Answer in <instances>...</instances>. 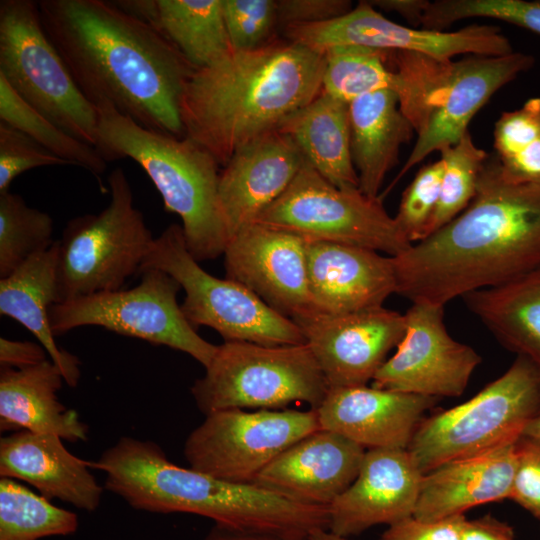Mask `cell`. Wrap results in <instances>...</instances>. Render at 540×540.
Here are the masks:
<instances>
[{
  "mask_svg": "<svg viewBox=\"0 0 540 540\" xmlns=\"http://www.w3.org/2000/svg\"><path fill=\"white\" fill-rule=\"evenodd\" d=\"M43 29L94 106L185 137L180 99L196 70L148 24L104 0L37 1Z\"/></svg>",
  "mask_w": 540,
  "mask_h": 540,
  "instance_id": "obj_1",
  "label": "cell"
},
{
  "mask_svg": "<svg viewBox=\"0 0 540 540\" xmlns=\"http://www.w3.org/2000/svg\"><path fill=\"white\" fill-rule=\"evenodd\" d=\"M393 262L396 294L443 307L539 268L540 184L509 180L488 156L469 205Z\"/></svg>",
  "mask_w": 540,
  "mask_h": 540,
  "instance_id": "obj_2",
  "label": "cell"
},
{
  "mask_svg": "<svg viewBox=\"0 0 540 540\" xmlns=\"http://www.w3.org/2000/svg\"><path fill=\"white\" fill-rule=\"evenodd\" d=\"M324 62L322 52L287 39L232 49L187 81L179 105L185 137L223 167L322 92Z\"/></svg>",
  "mask_w": 540,
  "mask_h": 540,
  "instance_id": "obj_3",
  "label": "cell"
},
{
  "mask_svg": "<svg viewBox=\"0 0 540 540\" xmlns=\"http://www.w3.org/2000/svg\"><path fill=\"white\" fill-rule=\"evenodd\" d=\"M92 467L105 474V489L136 510L189 513L214 524L302 536L329 524L328 507L297 503L253 483L228 482L178 466L151 440L121 437Z\"/></svg>",
  "mask_w": 540,
  "mask_h": 540,
  "instance_id": "obj_4",
  "label": "cell"
},
{
  "mask_svg": "<svg viewBox=\"0 0 540 540\" xmlns=\"http://www.w3.org/2000/svg\"><path fill=\"white\" fill-rule=\"evenodd\" d=\"M95 107V148L102 157L138 163L160 193L165 211L181 218L186 247L198 262L223 254L229 235L219 204L216 159L191 139L143 127L109 103Z\"/></svg>",
  "mask_w": 540,
  "mask_h": 540,
  "instance_id": "obj_5",
  "label": "cell"
},
{
  "mask_svg": "<svg viewBox=\"0 0 540 540\" xmlns=\"http://www.w3.org/2000/svg\"><path fill=\"white\" fill-rule=\"evenodd\" d=\"M533 63L532 56L514 51L500 56L469 55L457 61L393 51V91L417 137L386 193L429 154L457 143L489 99Z\"/></svg>",
  "mask_w": 540,
  "mask_h": 540,
  "instance_id": "obj_6",
  "label": "cell"
},
{
  "mask_svg": "<svg viewBox=\"0 0 540 540\" xmlns=\"http://www.w3.org/2000/svg\"><path fill=\"white\" fill-rule=\"evenodd\" d=\"M540 415V368L517 356L475 396L425 417L408 451L423 474L453 460L513 443Z\"/></svg>",
  "mask_w": 540,
  "mask_h": 540,
  "instance_id": "obj_7",
  "label": "cell"
},
{
  "mask_svg": "<svg viewBox=\"0 0 540 540\" xmlns=\"http://www.w3.org/2000/svg\"><path fill=\"white\" fill-rule=\"evenodd\" d=\"M329 387L306 343L268 346L225 341L191 387L206 416L226 409L280 410L295 402L316 409Z\"/></svg>",
  "mask_w": 540,
  "mask_h": 540,
  "instance_id": "obj_8",
  "label": "cell"
},
{
  "mask_svg": "<svg viewBox=\"0 0 540 540\" xmlns=\"http://www.w3.org/2000/svg\"><path fill=\"white\" fill-rule=\"evenodd\" d=\"M109 204L96 214L69 220L58 240V303L120 290L139 274L154 237L134 206L123 169L108 176Z\"/></svg>",
  "mask_w": 540,
  "mask_h": 540,
  "instance_id": "obj_9",
  "label": "cell"
},
{
  "mask_svg": "<svg viewBox=\"0 0 540 540\" xmlns=\"http://www.w3.org/2000/svg\"><path fill=\"white\" fill-rule=\"evenodd\" d=\"M159 269L173 277L185 292L181 310L194 327L206 326L225 341L261 345L306 343L299 326L269 307L244 285L206 272L186 247L182 226L171 224L156 237L139 274Z\"/></svg>",
  "mask_w": 540,
  "mask_h": 540,
  "instance_id": "obj_10",
  "label": "cell"
},
{
  "mask_svg": "<svg viewBox=\"0 0 540 540\" xmlns=\"http://www.w3.org/2000/svg\"><path fill=\"white\" fill-rule=\"evenodd\" d=\"M0 75L68 134L97 144L98 115L47 37L37 1H0Z\"/></svg>",
  "mask_w": 540,
  "mask_h": 540,
  "instance_id": "obj_11",
  "label": "cell"
},
{
  "mask_svg": "<svg viewBox=\"0 0 540 540\" xmlns=\"http://www.w3.org/2000/svg\"><path fill=\"white\" fill-rule=\"evenodd\" d=\"M254 223L294 233L308 242L347 244L391 257L412 245L380 197H368L359 188H339L307 161Z\"/></svg>",
  "mask_w": 540,
  "mask_h": 540,
  "instance_id": "obj_12",
  "label": "cell"
},
{
  "mask_svg": "<svg viewBox=\"0 0 540 540\" xmlns=\"http://www.w3.org/2000/svg\"><path fill=\"white\" fill-rule=\"evenodd\" d=\"M127 290L100 292L54 304L49 311L55 336L82 326H99L123 336L184 352L205 368L217 345L203 339L185 318L179 283L159 269H146Z\"/></svg>",
  "mask_w": 540,
  "mask_h": 540,
  "instance_id": "obj_13",
  "label": "cell"
},
{
  "mask_svg": "<svg viewBox=\"0 0 540 540\" xmlns=\"http://www.w3.org/2000/svg\"><path fill=\"white\" fill-rule=\"evenodd\" d=\"M320 428L315 409L220 410L191 431L184 456L195 470L249 484L280 453Z\"/></svg>",
  "mask_w": 540,
  "mask_h": 540,
  "instance_id": "obj_14",
  "label": "cell"
},
{
  "mask_svg": "<svg viewBox=\"0 0 540 540\" xmlns=\"http://www.w3.org/2000/svg\"><path fill=\"white\" fill-rule=\"evenodd\" d=\"M285 39L322 52L338 45H358L381 50L411 51L439 59L461 54L500 56L513 52L501 30L493 25H470L456 31L413 28L395 23L368 1L327 22L293 25Z\"/></svg>",
  "mask_w": 540,
  "mask_h": 540,
  "instance_id": "obj_15",
  "label": "cell"
},
{
  "mask_svg": "<svg viewBox=\"0 0 540 540\" xmlns=\"http://www.w3.org/2000/svg\"><path fill=\"white\" fill-rule=\"evenodd\" d=\"M404 315V336L372 386L436 399L460 396L481 362L480 355L452 338L443 306L412 303Z\"/></svg>",
  "mask_w": 540,
  "mask_h": 540,
  "instance_id": "obj_16",
  "label": "cell"
},
{
  "mask_svg": "<svg viewBox=\"0 0 540 540\" xmlns=\"http://www.w3.org/2000/svg\"><path fill=\"white\" fill-rule=\"evenodd\" d=\"M223 255L226 278L276 312L293 321L313 314L304 238L253 222L230 237Z\"/></svg>",
  "mask_w": 540,
  "mask_h": 540,
  "instance_id": "obj_17",
  "label": "cell"
},
{
  "mask_svg": "<svg viewBox=\"0 0 540 540\" xmlns=\"http://www.w3.org/2000/svg\"><path fill=\"white\" fill-rule=\"evenodd\" d=\"M329 388L367 385L404 336V314L383 306L294 321Z\"/></svg>",
  "mask_w": 540,
  "mask_h": 540,
  "instance_id": "obj_18",
  "label": "cell"
},
{
  "mask_svg": "<svg viewBox=\"0 0 540 540\" xmlns=\"http://www.w3.org/2000/svg\"><path fill=\"white\" fill-rule=\"evenodd\" d=\"M423 475L408 449L366 450L355 480L328 506V529L349 537L413 516Z\"/></svg>",
  "mask_w": 540,
  "mask_h": 540,
  "instance_id": "obj_19",
  "label": "cell"
},
{
  "mask_svg": "<svg viewBox=\"0 0 540 540\" xmlns=\"http://www.w3.org/2000/svg\"><path fill=\"white\" fill-rule=\"evenodd\" d=\"M365 452L320 428L280 453L253 484L297 503L328 507L355 480Z\"/></svg>",
  "mask_w": 540,
  "mask_h": 540,
  "instance_id": "obj_20",
  "label": "cell"
},
{
  "mask_svg": "<svg viewBox=\"0 0 540 540\" xmlns=\"http://www.w3.org/2000/svg\"><path fill=\"white\" fill-rule=\"evenodd\" d=\"M436 398L367 385L329 388L316 408L321 429L335 432L366 450L408 449Z\"/></svg>",
  "mask_w": 540,
  "mask_h": 540,
  "instance_id": "obj_21",
  "label": "cell"
},
{
  "mask_svg": "<svg viewBox=\"0 0 540 540\" xmlns=\"http://www.w3.org/2000/svg\"><path fill=\"white\" fill-rule=\"evenodd\" d=\"M305 162L296 143L279 130L251 141L232 155L220 171L218 184L229 239L287 190Z\"/></svg>",
  "mask_w": 540,
  "mask_h": 540,
  "instance_id": "obj_22",
  "label": "cell"
},
{
  "mask_svg": "<svg viewBox=\"0 0 540 540\" xmlns=\"http://www.w3.org/2000/svg\"><path fill=\"white\" fill-rule=\"evenodd\" d=\"M307 269L313 314L381 307L397 290L393 257L368 248L307 241Z\"/></svg>",
  "mask_w": 540,
  "mask_h": 540,
  "instance_id": "obj_23",
  "label": "cell"
},
{
  "mask_svg": "<svg viewBox=\"0 0 540 540\" xmlns=\"http://www.w3.org/2000/svg\"><path fill=\"white\" fill-rule=\"evenodd\" d=\"M62 438L28 430L0 440V476L35 487L48 500L58 499L87 512L95 511L103 494L90 471L92 462L66 449Z\"/></svg>",
  "mask_w": 540,
  "mask_h": 540,
  "instance_id": "obj_24",
  "label": "cell"
},
{
  "mask_svg": "<svg viewBox=\"0 0 540 540\" xmlns=\"http://www.w3.org/2000/svg\"><path fill=\"white\" fill-rule=\"evenodd\" d=\"M515 467L516 441L447 462L423 475L413 516L438 520L509 498Z\"/></svg>",
  "mask_w": 540,
  "mask_h": 540,
  "instance_id": "obj_25",
  "label": "cell"
},
{
  "mask_svg": "<svg viewBox=\"0 0 540 540\" xmlns=\"http://www.w3.org/2000/svg\"><path fill=\"white\" fill-rule=\"evenodd\" d=\"M65 382L49 359L23 369L0 370V430L54 434L69 442L86 441L89 429L77 411L57 396Z\"/></svg>",
  "mask_w": 540,
  "mask_h": 540,
  "instance_id": "obj_26",
  "label": "cell"
},
{
  "mask_svg": "<svg viewBox=\"0 0 540 540\" xmlns=\"http://www.w3.org/2000/svg\"><path fill=\"white\" fill-rule=\"evenodd\" d=\"M58 240L6 278L0 279V314L8 316L29 330L61 371L65 383L78 385L80 361L59 347L51 329L49 311L58 303Z\"/></svg>",
  "mask_w": 540,
  "mask_h": 540,
  "instance_id": "obj_27",
  "label": "cell"
},
{
  "mask_svg": "<svg viewBox=\"0 0 540 540\" xmlns=\"http://www.w3.org/2000/svg\"><path fill=\"white\" fill-rule=\"evenodd\" d=\"M349 124L359 189L378 198L387 173L398 163L401 146L411 140L415 130L393 90L372 92L349 103Z\"/></svg>",
  "mask_w": 540,
  "mask_h": 540,
  "instance_id": "obj_28",
  "label": "cell"
},
{
  "mask_svg": "<svg viewBox=\"0 0 540 540\" xmlns=\"http://www.w3.org/2000/svg\"><path fill=\"white\" fill-rule=\"evenodd\" d=\"M277 130L296 143L327 181L339 188H359L351 155L349 104L321 92Z\"/></svg>",
  "mask_w": 540,
  "mask_h": 540,
  "instance_id": "obj_29",
  "label": "cell"
},
{
  "mask_svg": "<svg viewBox=\"0 0 540 540\" xmlns=\"http://www.w3.org/2000/svg\"><path fill=\"white\" fill-rule=\"evenodd\" d=\"M461 298L502 346L540 368V267Z\"/></svg>",
  "mask_w": 540,
  "mask_h": 540,
  "instance_id": "obj_30",
  "label": "cell"
},
{
  "mask_svg": "<svg viewBox=\"0 0 540 540\" xmlns=\"http://www.w3.org/2000/svg\"><path fill=\"white\" fill-rule=\"evenodd\" d=\"M151 27L173 44L195 69L215 63L233 49L222 0H156Z\"/></svg>",
  "mask_w": 540,
  "mask_h": 540,
  "instance_id": "obj_31",
  "label": "cell"
},
{
  "mask_svg": "<svg viewBox=\"0 0 540 540\" xmlns=\"http://www.w3.org/2000/svg\"><path fill=\"white\" fill-rule=\"evenodd\" d=\"M324 54L322 92L347 104L381 90H394L395 73L390 50L338 45Z\"/></svg>",
  "mask_w": 540,
  "mask_h": 540,
  "instance_id": "obj_32",
  "label": "cell"
},
{
  "mask_svg": "<svg viewBox=\"0 0 540 540\" xmlns=\"http://www.w3.org/2000/svg\"><path fill=\"white\" fill-rule=\"evenodd\" d=\"M74 512L55 506L14 479H0V540H40L78 529Z\"/></svg>",
  "mask_w": 540,
  "mask_h": 540,
  "instance_id": "obj_33",
  "label": "cell"
},
{
  "mask_svg": "<svg viewBox=\"0 0 540 540\" xmlns=\"http://www.w3.org/2000/svg\"><path fill=\"white\" fill-rule=\"evenodd\" d=\"M0 122L24 133L54 155L89 171L101 183L107 161L99 151L65 132L26 103L0 75Z\"/></svg>",
  "mask_w": 540,
  "mask_h": 540,
  "instance_id": "obj_34",
  "label": "cell"
},
{
  "mask_svg": "<svg viewBox=\"0 0 540 540\" xmlns=\"http://www.w3.org/2000/svg\"><path fill=\"white\" fill-rule=\"evenodd\" d=\"M53 232L48 213L28 206L18 194H0V279L47 250L55 241Z\"/></svg>",
  "mask_w": 540,
  "mask_h": 540,
  "instance_id": "obj_35",
  "label": "cell"
},
{
  "mask_svg": "<svg viewBox=\"0 0 540 540\" xmlns=\"http://www.w3.org/2000/svg\"><path fill=\"white\" fill-rule=\"evenodd\" d=\"M439 153L444 171L430 234L469 205L476 193L482 165L488 158V154L475 144L469 131L457 143L442 148Z\"/></svg>",
  "mask_w": 540,
  "mask_h": 540,
  "instance_id": "obj_36",
  "label": "cell"
},
{
  "mask_svg": "<svg viewBox=\"0 0 540 540\" xmlns=\"http://www.w3.org/2000/svg\"><path fill=\"white\" fill-rule=\"evenodd\" d=\"M474 17L502 20L540 35V1H429L423 17L422 26L423 28L442 31L456 21Z\"/></svg>",
  "mask_w": 540,
  "mask_h": 540,
  "instance_id": "obj_37",
  "label": "cell"
},
{
  "mask_svg": "<svg viewBox=\"0 0 540 540\" xmlns=\"http://www.w3.org/2000/svg\"><path fill=\"white\" fill-rule=\"evenodd\" d=\"M444 163L441 159L422 167L404 191L394 219L411 244L425 239L437 208Z\"/></svg>",
  "mask_w": 540,
  "mask_h": 540,
  "instance_id": "obj_38",
  "label": "cell"
},
{
  "mask_svg": "<svg viewBox=\"0 0 540 540\" xmlns=\"http://www.w3.org/2000/svg\"><path fill=\"white\" fill-rule=\"evenodd\" d=\"M222 9L233 50L257 49L276 38V0H222Z\"/></svg>",
  "mask_w": 540,
  "mask_h": 540,
  "instance_id": "obj_39",
  "label": "cell"
},
{
  "mask_svg": "<svg viewBox=\"0 0 540 540\" xmlns=\"http://www.w3.org/2000/svg\"><path fill=\"white\" fill-rule=\"evenodd\" d=\"M72 163L54 155L15 128L0 122V194L8 192L20 174L37 167Z\"/></svg>",
  "mask_w": 540,
  "mask_h": 540,
  "instance_id": "obj_40",
  "label": "cell"
},
{
  "mask_svg": "<svg viewBox=\"0 0 540 540\" xmlns=\"http://www.w3.org/2000/svg\"><path fill=\"white\" fill-rule=\"evenodd\" d=\"M498 159L514 156L540 137V97L528 99L521 108L504 112L494 126Z\"/></svg>",
  "mask_w": 540,
  "mask_h": 540,
  "instance_id": "obj_41",
  "label": "cell"
},
{
  "mask_svg": "<svg viewBox=\"0 0 540 540\" xmlns=\"http://www.w3.org/2000/svg\"><path fill=\"white\" fill-rule=\"evenodd\" d=\"M509 499L540 519V440L521 435L516 441V467Z\"/></svg>",
  "mask_w": 540,
  "mask_h": 540,
  "instance_id": "obj_42",
  "label": "cell"
},
{
  "mask_svg": "<svg viewBox=\"0 0 540 540\" xmlns=\"http://www.w3.org/2000/svg\"><path fill=\"white\" fill-rule=\"evenodd\" d=\"M278 28L327 22L348 13V0H277Z\"/></svg>",
  "mask_w": 540,
  "mask_h": 540,
  "instance_id": "obj_43",
  "label": "cell"
},
{
  "mask_svg": "<svg viewBox=\"0 0 540 540\" xmlns=\"http://www.w3.org/2000/svg\"><path fill=\"white\" fill-rule=\"evenodd\" d=\"M465 520L464 514L438 520L411 516L388 526L382 540H460Z\"/></svg>",
  "mask_w": 540,
  "mask_h": 540,
  "instance_id": "obj_44",
  "label": "cell"
},
{
  "mask_svg": "<svg viewBox=\"0 0 540 540\" xmlns=\"http://www.w3.org/2000/svg\"><path fill=\"white\" fill-rule=\"evenodd\" d=\"M498 160L509 180L540 184V137L514 156Z\"/></svg>",
  "mask_w": 540,
  "mask_h": 540,
  "instance_id": "obj_45",
  "label": "cell"
},
{
  "mask_svg": "<svg viewBox=\"0 0 540 540\" xmlns=\"http://www.w3.org/2000/svg\"><path fill=\"white\" fill-rule=\"evenodd\" d=\"M48 353L40 343L0 338L1 368L23 369L47 360Z\"/></svg>",
  "mask_w": 540,
  "mask_h": 540,
  "instance_id": "obj_46",
  "label": "cell"
},
{
  "mask_svg": "<svg viewBox=\"0 0 540 540\" xmlns=\"http://www.w3.org/2000/svg\"><path fill=\"white\" fill-rule=\"evenodd\" d=\"M460 540H516L513 528L488 514L472 520L466 518Z\"/></svg>",
  "mask_w": 540,
  "mask_h": 540,
  "instance_id": "obj_47",
  "label": "cell"
},
{
  "mask_svg": "<svg viewBox=\"0 0 540 540\" xmlns=\"http://www.w3.org/2000/svg\"><path fill=\"white\" fill-rule=\"evenodd\" d=\"M202 540H307V536L214 524Z\"/></svg>",
  "mask_w": 540,
  "mask_h": 540,
  "instance_id": "obj_48",
  "label": "cell"
},
{
  "mask_svg": "<svg viewBox=\"0 0 540 540\" xmlns=\"http://www.w3.org/2000/svg\"><path fill=\"white\" fill-rule=\"evenodd\" d=\"M368 2L373 7L399 14L412 25H422L429 4L426 0H372Z\"/></svg>",
  "mask_w": 540,
  "mask_h": 540,
  "instance_id": "obj_49",
  "label": "cell"
},
{
  "mask_svg": "<svg viewBox=\"0 0 540 540\" xmlns=\"http://www.w3.org/2000/svg\"><path fill=\"white\" fill-rule=\"evenodd\" d=\"M307 540H348L347 537L338 535L328 528H318L307 536Z\"/></svg>",
  "mask_w": 540,
  "mask_h": 540,
  "instance_id": "obj_50",
  "label": "cell"
},
{
  "mask_svg": "<svg viewBox=\"0 0 540 540\" xmlns=\"http://www.w3.org/2000/svg\"><path fill=\"white\" fill-rule=\"evenodd\" d=\"M522 435L540 440V415L526 426Z\"/></svg>",
  "mask_w": 540,
  "mask_h": 540,
  "instance_id": "obj_51",
  "label": "cell"
}]
</instances>
